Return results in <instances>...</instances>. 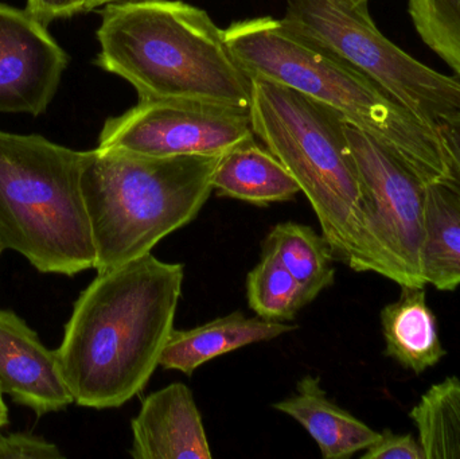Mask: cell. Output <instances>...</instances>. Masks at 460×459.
<instances>
[{"instance_id": "obj_1", "label": "cell", "mask_w": 460, "mask_h": 459, "mask_svg": "<svg viewBox=\"0 0 460 459\" xmlns=\"http://www.w3.org/2000/svg\"><path fill=\"white\" fill-rule=\"evenodd\" d=\"M183 279V264L153 253L97 272L56 349L75 404L119 409L145 390L174 331Z\"/></svg>"}, {"instance_id": "obj_2", "label": "cell", "mask_w": 460, "mask_h": 459, "mask_svg": "<svg viewBox=\"0 0 460 459\" xmlns=\"http://www.w3.org/2000/svg\"><path fill=\"white\" fill-rule=\"evenodd\" d=\"M96 34V64L128 81L139 99L251 110V75L230 51L224 30L196 5L181 0L108 3Z\"/></svg>"}, {"instance_id": "obj_3", "label": "cell", "mask_w": 460, "mask_h": 459, "mask_svg": "<svg viewBox=\"0 0 460 459\" xmlns=\"http://www.w3.org/2000/svg\"><path fill=\"white\" fill-rule=\"evenodd\" d=\"M224 32L230 51L251 77L280 84L332 108L394 151L427 183L447 181L439 127L419 118L326 49L281 19L235 22Z\"/></svg>"}, {"instance_id": "obj_4", "label": "cell", "mask_w": 460, "mask_h": 459, "mask_svg": "<svg viewBox=\"0 0 460 459\" xmlns=\"http://www.w3.org/2000/svg\"><path fill=\"white\" fill-rule=\"evenodd\" d=\"M220 156H147L86 151L81 189L91 221L97 272L151 253L190 224L213 191Z\"/></svg>"}, {"instance_id": "obj_5", "label": "cell", "mask_w": 460, "mask_h": 459, "mask_svg": "<svg viewBox=\"0 0 460 459\" xmlns=\"http://www.w3.org/2000/svg\"><path fill=\"white\" fill-rule=\"evenodd\" d=\"M249 112L254 135L310 201L335 260L365 272L361 182L345 119L294 89L256 77Z\"/></svg>"}, {"instance_id": "obj_6", "label": "cell", "mask_w": 460, "mask_h": 459, "mask_svg": "<svg viewBox=\"0 0 460 459\" xmlns=\"http://www.w3.org/2000/svg\"><path fill=\"white\" fill-rule=\"evenodd\" d=\"M85 156L40 135L0 131V250L19 253L42 274L94 269L81 189Z\"/></svg>"}, {"instance_id": "obj_7", "label": "cell", "mask_w": 460, "mask_h": 459, "mask_svg": "<svg viewBox=\"0 0 460 459\" xmlns=\"http://www.w3.org/2000/svg\"><path fill=\"white\" fill-rule=\"evenodd\" d=\"M311 42L377 84L432 126L460 115V81L421 64L389 40L367 4L350 0H287L281 19Z\"/></svg>"}, {"instance_id": "obj_8", "label": "cell", "mask_w": 460, "mask_h": 459, "mask_svg": "<svg viewBox=\"0 0 460 459\" xmlns=\"http://www.w3.org/2000/svg\"><path fill=\"white\" fill-rule=\"evenodd\" d=\"M358 170L365 231V272L397 285L426 287L421 274L427 185L394 151L346 121Z\"/></svg>"}, {"instance_id": "obj_9", "label": "cell", "mask_w": 460, "mask_h": 459, "mask_svg": "<svg viewBox=\"0 0 460 459\" xmlns=\"http://www.w3.org/2000/svg\"><path fill=\"white\" fill-rule=\"evenodd\" d=\"M254 137L249 110L139 99L131 110L105 121L97 147L147 156H221Z\"/></svg>"}, {"instance_id": "obj_10", "label": "cell", "mask_w": 460, "mask_h": 459, "mask_svg": "<svg viewBox=\"0 0 460 459\" xmlns=\"http://www.w3.org/2000/svg\"><path fill=\"white\" fill-rule=\"evenodd\" d=\"M69 64L58 45L29 11L0 3V112H46Z\"/></svg>"}, {"instance_id": "obj_11", "label": "cell", "mask_w": 460, "mask_h": 459, "mask_svg": "<svg viewBox=\"0 0 460 459\" xmlns=\"http://www.w3.org/2000/svg\"><path fill=\"white\" fill-rule=\"evenodd\" d=\"M0 391L38 418L75 403L56 350L48 349L23 318L0 309Z\"/></svg>"}, {"instance_id": "obj_12", "label": "cell", "mask_w": 460, "mask_h": 459, "mask_svg": "<svg viewBox=\"0 0 460 459\" xmlns=\"http://www.w3.org/2000/svg\"><path fill=\"white\" fill-rule=\"evenodd\" d=\"M134 459H210L209 441L193 393L172 383L143 401L131 420Z\"/></svg>"}, {"instance_id": "obj_13", "label": "cell", "mask_w": 460, "mask_h": 459, "mask_svg": "<svg viewBox=\"0 0 460 459\" xmlns=\"http://www.w3.org/2000/svg\"><path fill=\"white\" fill-rule=\"evenodd\" d=\"M296 329V325L280 321L230 313L197 328L172 331L162 353L161 366L191 376L196 369L215 358L248 345L270 341Z\"/></svg>"}, {"instance_id": "obj_14", "label": "cell", "mask_w": 460, "mask_h": 459, "mask_svg": "<svg viewBox=\"0 0 460 459\" xmlns=\"http://www.w3.org/2000/svg\"><path fill=\"white\" fill-rule=\"evenodd\" d=\"M272 407L296 420L316 442L324 459L353 457L369 449L381 436L330 401L321 379L313 375L302 377L297 382L296 393Z\"/></svg>"}, {"instance_id": "obj_15", "label": "cell", "mask_w": 460, "mask_h": 459, "mask_svg": "<svg viewBox=\"0 0 460 459\" xmlns=\"http://www.w3.org/2000/svg\"><path fill=\"white\" fill-rule=\"evenodd\" d=\"M212 186L218 196L256 207L292 201L302 193L284 164L254 140L235 146L220 156Z\"/></svg>"}, {"instance_id": "obj_16", "label": "cell", "mask_w": 460, "mask_h": 459, "mask_svg": "<svg viewBox=\"0 0 460 459\" xmlns=\"http://www.w3.org/2000/svg\"><path fill=\"white\" fill-rule=\"evenodd\" d=\"M385 353L405 369L423 374L437 366L446 350L437 318L427 305L426 288L402 286L399 301L381 312Z\"/></svg>"}, {"instance_id": "obj_17", "label": "cell", "mask_w": 460, "mask_h": 459, "mask_svg": "<svg viewBox=\"0 0 460 459\" xmlns=\"http://www.w3.org/2000/svg\"><path fill=\"white\" fill-rule=\"evenodd\" d=\"M421 274L440 291L460 286V194L447 182L427 185Z\"/></svg>"}, {"instance_id": "obj_18", "label": "cell", "mask_w": 460, "mask_h": 459, "mask_svg": "<svg viewBox=\"0 0 460 459\" xmlns=\"http://www.w3.org/2000/svg\"><path fill=\"white\" fill-rule=\"evenodd\" d=\"M262 247L278 255L313 301L334 285V256L323 234H316L311 226L294 221L278 224L265 237Z\"/></svg>"}, {"instance_id": "obj_19", "label": "cell", "mask_w": 460, "mask_h": 459, "mask_svg": "<svg viewBox=\"0 0 460 459\" xmlns=\"http://www.w3.org/2000/svg\"><path fill=\"white\" fill-rule=\"evenodd\" d=\"M426 459H460V380L447 377L432 385L413 407Z\"/></svg>"}, {"instance_id": "obj_20", "label": "cell", "mask_w": 460, "mask_h": 459, "mask_svg": "<svg viewBox=\"0 0 460 459\" xmlns=\"http://www.w3.org/2000/svg\"><path fill=\"white\" fill-rule=\"evenodd\" d=\"M246 299L257 317L280 322L295 320L300 310L314 302L278 255L265 247L259 263L246 277Z\"/></svg>"}, {"instance_id": "obj_21", "label": "cell", "mask_w": 460, "mask_h": 459, "mask_svg": "<svg viewBox=\"0 0 460 459\" xmlns=\"http://www.w3.org/2000/svg\"><path fill=\"white\" fill-rule=\"evenodd\" d=\"M419 37L460 77V0H410Z\"/></svg>"}, {"instance_id": "obj_22", "label": "cell", "mask_w": 460, "mask_h": 459, "mask_svg": "<svg viewBox=\"0 0 460 459\" xmlns=\"http://www.w3.org/2000/svg\"><path fill=\"white\" fill-rule=\"evenodd\" d=\"M57 445L31 433H0V459H59Z\"/></svg>"}, {"instance_id": "obj_23", "label": "cell", "mask_w": 460, "mask_h": 459, "mask_svg": "<svg viewBox=\"0 0 460 459\" xmlns=\"http://www.w3.org/2000/svg\"><path fill=\"white\" fill-rule=\"evenodd\" d=\"M362 459H426L423 447L412 434L384 430L375 445L365 450Z\"/></svg>"}, {"instance_id": "obj_24", "label": "cell", "mask_w": 460, "mask_h": 459, "mask_svg": "<svg viewBox=\"0 0 460 459\" xmlns=\"http://www.w3.org/2000/svg\"><path fill=\"white\" fill-rule=\"evenodd\" d=\"M88 2L89 0H27L26 11H29L40 23L48 26L57 19L85 13Z\"/></svg>"}, {"instance_id": "obj_25", "label": "cell", "mask_w": 460, "mask_h": 459, "mask_svg": "<svg viewBox=\"0 0 460 459\" xmlns=\"http://www.w3.org/2000/svg\"><path fill=\"white\" fill-rule=\"evenodd\" d=\"M439 132L447 159L448 178L446 182L460 194V115L442 121Z\"/></svg>"}, {"instance_id": "obj_26", "label": "cell", "mask_w": 460, "mask_h": 459, "mask_svg": "<svg viewBox=\"0 0 460 459\" xmlns=\"http://www.w3.org/2000/svg\"><path fill=\"white\" fill-rule=\"evenodd\" d=\"M3 393L0 391V430H2L4 426L8 425L10 422V418H8V409L5 406L4 398H3Z\"/></svg>"}, {"instance_id": "obj_27", "label": "cell", "mask_w": 460, "mask_h": 459, "mask_svg": "<svg viewBox=\"0 0 460 459\" xmlns=\"http://www.w3.org/2000/svg\"><path fill=\"white\" fill-rule=\"evenodd\" d=\"M113 2H124V0H89L88 4H86L85 13H91V11L96 10V8Z\"/></svg>"}, {"instance_id": "obj_28", "label": "cell", "mask_w": 460, "mask_h": 459, "mask_svg": "<svg viewBox=\"0 0 460 459\" xmlns=\"http://www.w3.org/2000/svg\"><path fill=\"white\" fill-rule=\"evenodd\" d=\"M350 2L357 3V4H367V0H350Z\"/></svg>"}, {"instance_id": "obj_29", "label": "cell", "mask_w": 460, "mask_h": 459, "mask_svg": "<svg viewBox=\"0 0 460 459\" xmlns=\"http://www.w3.org/2000/svg\"><path fill=\"white\" fill-rule=\"evenodd\" d=\"M2 252H3V251H2V250H0V255H2Z\"/></svg>"}]
</instances>
